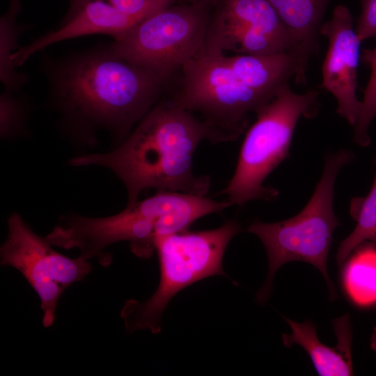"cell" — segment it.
Returning a JSON list of instances; mask_svg holds the SVG:
<instances>
[{
    "mask_svg": "<svg viewBox=\"0 0 376 376\" xmlns=\"http://www.w3.org/2000/svg\"><path fill=\"white\" fill-rule=\"evenodd\" d=\"M204 139L219 142L198 117L169 99L159 100L115 149L75 157L70 164L111 170L126 187L127 205L146 189L205 196L210 178L192 171L194 153Z\"/></svg>",
    "mask_w": 376,
    "mask_h": 376,
    "instance_id": "cell-2",
    "label": "cell"
},
{
    "mask_svg": "<svg viewBox=\"0 0 376 376\" xmlns=\"http://www.w3.org/2000/svg\"><path fill=\"white\" fill-rule=\"evenodd\" d=\"M296 51L303 50L268 0H217L201 52L267 56Z\"/></svg>",
    "mask_w": 376,
    "mask_h": 376,
    "instance_id": "cell-9",
    "label": "cell"
},
{
    "mask_svg": "<svg viewBox=\"0 0 376 376\" xmlns=\"http://www.w3.org/2000/svg\"><path fill=\"white\" fill-rule=\"evenodd\" d=\"M375 162H376V159H375Z\"/></svg>",
    "mask_w": 376,
    "mask_h": 376,
    "instance_id": "cell-27",
    "label": "cell"
},
{
    "mask_svg": "<svg viewBox=\"0 0 376 376\" xmlns=\"http://www.w3.org/2000/svg\"><path fill=\"white\" fill-rule=\"evenodd\" d=\"M370 347L376 354V326L373 329V331L370 338Z\"/></svg>",
    "mask_w": 376,
    "mask_h": 376,
    "instance_id": "cell-24",
    "label": "cell"
},
{
    "mask_svg": "<svg viewBox=\"0 0 376 376\" xmlns=\"http://www.w3.org/2000/svg\"><path fill=\"white\" fill-rule=\"evenodd\" d=\"M290 327V334H283L285 346L293 344L302 347L309 355L316 372L320 376L353 375L351 354L352 327L348 314L333 320L337 338L334 347L322 343L318 337L316 327L310 320L299 323L284 317Z\"/></svg>",
    "mask_w": 376,
    "mask_h": 376,
    "instance_id": "cell-14",
    "label": "cell"
},
{
    "mask_svg": "<svg viewBox=\"0 0 376 376\" xmlns=\"http://www.w3.org/2000/svg\"><path fill=\"white\" fill-rule=\"evenodd\" d=\"M361 13L356 33L361 42L376 36V0H361Z\"/></svg>",
    "mask_w": 376,
    "mask_h": 376,
    "instance_id": "cell-22",
    "label": "cell"
},
{
    "mask_svg": "<svg viewBox=\"0 0 376 376\" xmlns=\"http://www.w3.org/2000/svg\"><path fill=\"white\" fill-rule=\"evenodd\" d=\"M242 230L234 219L201 231H182L157 236L155 240L160 279L155 293L146 301L127 300L121 309L127 333L148 330L157 334L162 316L171 298L201 279L226 274L222 260L229 242Z\"/></svg>",
    "mask_w": 376,
    "mask_h": 376,
    "instance_id": "cell-4",
    "label": "cell"
},
{
    "mask_svg": "<svg viewBox=\"0 0 376 376\" xmlns=\"http://www.w3.org/2000/svg\"><path fill=\"white\" fill-rule=\"evenodd\" d=\"M214 3L172 5L140 21L110 43L118 56L165 85L202 50Z\"/></svg>",
    "mask_w": 376,
    "mask_h": 376,
    "instance_id": "cell-6",
    "label": "cell"
},
{
    "mask_svg": "<svg viewBox=\"0 0 376 376\" xmlns=\"http://www.w3.org/2000/svg\"><path fill=\"white\" fill-rule=\"evenodd\" d=\"M350 213L356 221L353 231L339 244L336 262L342 266L352 252L366 241L373 242L376 234V174L372 187L364 197L354 198Z\"/></svg>",
    "mask_w": 376,
    "mask_h": 376,
    "instance_id": "cell-18",
    "label": "cell"
},
{
    "mask_svg": "<svg viewBox=\"0 0 376 376\" xmlns=\"http://www.w3.org/2000/svg\"><path fill=\"white\" fill-rule=\"evenodd\" d=\"M319 32L329 40L322 67L321 87L336 97V113L354 126L362 106L356 94L361 42L354 29L347 7L336 6L331 18L320 26Z\"/></svg>",
    "mask_w": 376,
    "mask_h": 376,
    "instance_id": "cell-11",
    "label": "cell"
},
{
    "mask_svg": "<svg viewBox=\"0 0 376 376\" xmlns=\"http://www.w3.org/2000/svg\"><path fill=\"white\" fill-rule=\"evenodd\" d=\"M31 103L19 92L3 90L0 95V134L3 139L25 135Z\"/></svg>",
    "mask_w": 376,
    "mask_h": 376,
    "instance_id": "cell-19",
    "label": "cell"
},
{
    "mask_svg": "<svg viewBox=\"0 0 376 376\" xmlns=\"http://www.w3.org/2000/svg\"><path fill=\"white\" fill-rule=\"evenodd\" d=\"M140 21L120 12L106 0L94 1L87 3L69 22L20 47L11 60L16 68L21 67L31 56L54 43L96 33L116 38Z\"/></svg>",
    "mask_w": 376,
    "mask_h": 376,
    "instance_id": "cell-12",
    "label": "cell"
},
{
    "mask_svg": "<svg viewBox=\"0 0 376 376\" xmlns=\"http://www.w3.org/2000/svg\"><path fill=\"white\" fill-rule=\"evenodd\" d=\"M354 153L340 150L327 155L322 175L304 209L295 216L275 223L255 221L247 230L263 242L268 258V272L256 301L265 302L270 295L277 270L292 261L313 265L325 279L331 299L336 288L327 271V258L334 230L340 224L334 211V185L338 173L353 160Z\"/></svg>",
    "mask_w": 376,
    "mask_h": 376,
    "instance_id": "cell-3",
    "label": "cell"
},
{
    "mask_svg": "<svg viewBox=\"0 0 376 376\" xmlns=\"http://www.w3.org/2000/svg\"><path fill=\"white\" fill-rule=\"evenodd\" d=\"M8 235L0 248L1 265L18 270L38 294L43 312L42 324L51 327L58 301L63 291L81 281L93 269L89 260L79 256L70 258L52 247L16 213L7 221Z\"/></svg>",
    "mask_w": 376,
    "mask_h": 376,
    "instance_id": "cell-8",
    "label": "cell"
},
{
    "mask_svg": "<svg viewBox=\"0 0 376 376\" xmlns=\"http://www.w3.org/2000/svg\"><path fill=\"white\" fill-rule=\"evenodd\" d=\"M200 52L180 70V86L169 100L202 120L219 142L237 139L247 128L249 116L274 96L241 83L221 58Z\"/></svg>",
    "mask_w": 376,
    "mask_h": 376,
    "instance_id": "cell-7",
    "label": "cell"
},
{
    "mask_svg": "<svg viewBox=\"0 0 376 376\" xmlns=\"http://www.w3.org/2000/svg\"><path fill=\"white\" fill-rule=\"evenodd\" d=\"M188 3H197V2H208L212 3H215L217 0H185Z\"/></svg>",
    "mask_w": 376,
    "mask_h": 376,
    "instance_id": "cell-25",
    "label": "cell"
},
{
    "mask_svg": "<svg viewBox=\"0 0 376 376\" xmlns=\"http://www.w3.org/2000/svg\"><path fill=\"white\" fill-rule=\"evenodd\" d=\"M311 54L304 51L260 56L221 55L234 76L244 85L258 92L275 96L279 89L295 78L305 81V72Z\"/></svg>",
    "mask_w": 376,
    "mask_h": 376,
    "instance_id": "cell-13",
    "label": "cell"
},
{
    "mask_svg": "<svg viewBox=\"0 0 376 376\" xmlns=\"http://www.w3.org/2000/svg\"><path fill=\"white\" fill-rule=\"evenodd\" d=\"M158 219L146 213L136 201L122 212L106 217L69 215L63 228V238L68 249H77L80 256L90 260L98 259L102 266L111 263L105 249L121 241L130 243L138 257L148 258L156 250V224Z\"/></svg>",
    "mask_w": 376,
    "mask_h": 376,
    "instance_id": "cell-10",
    "label": "cell"
},
{
    "mask_svg": "<svg viewBox=\"0 0 376 376\" xmlns=\"http://www.w3.org/2000/svg\"><path fill=\"white\" fill-rule=\"evenodd\" d=\"M343 263L342 281L350 298L358 304L376 300V245H359ZM345 260V261H346Z\"/></svg>",
    "mask_w": 376,
    "mask_h": 376,
    "instance_id": "cell-17",
    "label": "cell"
},
{
    "mask_svg": "<svg viewBox=\"0 0 376 376\" xmlns=\"http://www.w3.org/2000/svg\"><path fill=\"white\" fill-rule=\"evenodd\" d=\"M120 12L140 20L165 9L175 0H106Z\"/></svg>",
    "mask_w": 376,
    "mask_h": 376,
    "instance_id": "cell-21",
    "label": "cell"
},
{
    "mask_svg": "<svg viewBox=\"0 0 376 376\" xmlns=\"http://www.w3.org/2000/svg\"><path fill=\"white\" fill-rule=\"evenodd\" d=\"M318 95L315 91L295 93L287 84L256 113V120L248 130L241 146L235 173L222 191L230 205L277 198L279 191L263 186V182L281 162L289 157L299 119L317 115Z\"/></svg>",
    "mask_w": 376,
    "mask_h": 376,
    "instance_id": "cell-5",
    "label": "cell"
},
{
    "mask_svg": "<svg viewBox=\"0 0 376 376\" xmlns=\"http://www.w3.org/2000/svg\"><path fill=\"white\" fill-rule=\"evenodd\" d=\"M372 243H373V244L376 245V234H375V237H374V239H373Z\"/></svg>",
    "mask_w": 376,
    "mask_h": 376,
    "instance_id": "cell-26",
    "label": "cell"
},
{
    "mask_svg": "<svg viewBox=\"0 0 376 376\" xmlns=\"http://www.w3.org/2000/svg\"><path fill=\"white\" fill-rule=\"evenodd\" d=\"M97 0H68V8L59 25L64 24L73 18L87 3Z\"/></svg>",
    "mask_w": 376,
    "mask_h": 376,
    "instance_id": "cell-23",
    "label": "cell"
},
{
    "mask_svg": "<svg viewBox=\"0 0 376 376\" xmlns=\"http://www.w3.org/2000/svg\"><path fill=\"white\" fill-rule=\"evenodd\" d=\"M22 10L19 0H11L0 17V80L3 90L14 93L19 92L29 81L28 75L19 72L11 60L13 54L20 48L18 38L31 27L29 24L18 22Z\"/></svg>",
    "mask_w": 376,
    "mask_h": 376,
    "instance_id": "cell-16",
    "label": "cell"
},
{
    "mask_svg": "<svg viewBox=\"0 0 376 376\" xmlns=\"http://www.w3.org/2000/svg\"><path fill=\"white\" fill-rule=\"evenodd\" d=\"M363 59L370 65L371 74L364 91L360 114L354 125V141L357 144L365 147L370 142L368 128L376 117V47L373 49H364Z\"/></svg>",
    "mask_w": 376,
    "mask_h": 376,
    "instance_id": "cell-20",
    "label": "cell"
},
{
    "mask_svg": "<svg viewBox=\"0 0 376 376\" xmlns=\"http://www.w3.org/2000/svg\"><path fill=\"white\" fill-rule=\"evenodd\" d=\"M40 58L47 103L63 131L80 141L105 130L121 143L160 100L166 86L118 56L110 44L58 56L43 52Z\"/></svg>",
    "mask_w": 376,
    "mask_h": 376,
    "instance_id": "cell-1",
    "label": "cell"
},
{
    "mask_svg": "<svg viewBox=\"0 0 376 376\" xmlns=\"http://www.w3.org/2000/svg\"><path fill=\"white\" fill-rule=\"evenodd\" d=\"M276 10L298 47L312 53L317 33L330 0H268Z\"/></svg>",
    "mask_w": 376,
    "mask_h": 376,
    "instance_id": "cell-15",
    "label": "cell"
}]
</instances>
